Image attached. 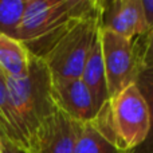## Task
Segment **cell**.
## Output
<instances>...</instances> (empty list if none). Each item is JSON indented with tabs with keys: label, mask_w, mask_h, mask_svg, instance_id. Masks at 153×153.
Instances as JSON below:
<instances>
[{
	"label": "cell",
	"mask_w": 153,
	"mask_h": 153,
	"mask_svg": "<svg viewBox=\"0 0 153 153\" xmlns=\"http://www.w3.org/2000/svg\"><path fill=\"white\" fill-rule=\"evenodd\" d=\"M81 122L75 121L65 111L56 110L27 145V153H74Z\"/></svg>",
	"instance_id": "8992f818"
},
{
	"label": "cell",
	"mask_w": 153,
	"mask_h": 153,
	"mask_svg": "<svg viewBox=\"0 0 153 153\" xmlns=\"http://www.w3.org/2000/svg\"><path fill=\"white\" fill-rule=\"evenodd\" d=\"M91 122L120 153H133L148 137V105L132 83L111 97Z\"/></svg>",
	"instance_id": "3957f363"
},
{
	"label": "cell",
	"mask_w": 153,
	"mask_h": 153,
	"mask_svg": "<svg viewBox=\"0 0 153 153\" xmlns=\"http://www.w3.org/2000/svg\"><path fill=\"white\" fill-rule=\"evenodd\" d=\"M0 134L10 138L13 144L24 149V143L20 137L10 103L7 78L0 71ZM26 151V149H24Z\"/></svg>",
	"instance_id": "7c38bea8"
},
{
	"label": "cell",
	"mask_w": 153,
	"mask_h": 153,
	"mask_svg": "<svg viewBox=\"0 0 153 153\" xmlns=\"http://www.w3.org/2000/svg\"><path fill=\"white\" fill-rule=\"evenodd\" d=\"M102 27V0L78 22L43 58L53 79L81 78L86 59Z\"/></svg>",
	"instance_id": "277c9868"
},
{
	"label": "cell",
	"mask_w": 153,
	"mask_h": 153,
	"mask_svg": "<svg viewBox=\"0 0 153 153\" xmlns=\"http://www.w3.org/2000/svg\"><path fill=\"white\" fill-rule=\"evenodd\" d=\"M137 46L141 70L153 69V28L148 34L137 38Z\"/></svg>",
	"instance_id": "9a60e30c"
},
{
	"label": "cell",
	"mask_w": 153,
	"mask_h": 153,
	"mask_svg": "<svg viewBox=\"0 0 153 153\" xmlns=\"http://www.w3.org/2000/svg\"><path fill=\"white\" fill-rule=\"evenodd\" d=\"M81 79L85 82L91 93L95 102V108L100 110L109 100V89L108 81H106V71L105 63H103V54H102V45H101V31L93 45L90 54L86 59L83 71H82Z\"/></svg>",
	"instance_id": "9c48e42d"
},
{
	"label": "cell",
	"mask_w": 153,
	"mask_h": 153,
	"mask_svg": "<svg viewBox=\"0 0 153 153\" xmlns=\"http://www.w3.org/2000/svg\"><path fill=\"white\" fill-rule=\"evenodd\" d=\"M74 153H120L116 146L106 140L105 136L94 126L93 122L81 125L75 141Z\"/></svg>",
	"instance_id": "8fae6325"
},
{
	"label": "cell",
	"mask_w": 153,
	"mask_h": 153,
	"mask_svg": "<svg viewBox=\"0 0 153 153\" xmlns=\"http://www.w3.org/2000/svg\"><path fill=\"white\" fill-rule=\"evenodd\" d=\"M10 103L27 151L28 141L58 110L53 95V78L45 61L31 55L30 69L20 79L7 78Z\"/></svg>",
	"instance_id": "7a4b0ae2"
},
{
	"label": "cell",
	"mask_w": 153,
	"mask_h": 153,
	"mask_svg": "<svg viewBox=\"0 0 153 153\" xmlns=\"http://www.w3.org/2000/svg\"><path fill=\"white\" fill-rule=\"evenodd\" d=\"M102 28L129 39L148 34L141 0H102Z\"/></svg>",
	"instance_id": "52a82bcc"
},
{
	"label": "cell",
	"mask_w": 153,
	"mask_h": 153,
	"mask_svg": "<svg viewBox=\"0 0 153 153\" xmlns=\"http://www.w3.org/2000/svg\"><path fill=\"white\" fill-rule=\"evenodd\" d=\"M26 0H0V35L18 39Z\"/></svg>",
	"instance_id": "4fadbf2b"
},
{
	"label": "cell",
	"mask_w": 153,
	"mask_h": 153,
	"mask_svg": "<svg viewBox=\"0 0 153 153\" xmlns=\"http://www.w3.org/2000/svg\"><path fill=\"white\" fill-rule=\"evenodd\" d=\"M101 45L109 97L111 98L129 85L134 83L141 70L137 38H124L101 27Z\"/></svg>",
	"instance_id": "5b68a950"
},
{
	"label": "cell",
	"mask_w": 153,
	"mask_h": 153,
	"mask_svg": "<svg viewBox=\"0 0 153 153\" xmlns=\"http://www.w3.org/2000/svg\"><path fill=\"white\" fill-rule=\"evenodd\" d=\"M31 54L19 39L0 35V71L5 78L20 79L27 75Z\"/></svg>",
	"instance_id": "30bf717a"
},
{
	"label": "cell",
	"mask_w": 153,
	"mask_h": 153,
	"mask_svg": "<svg viewBox=\"0 0 153 153\" xmlns=\"http://www.w3.org/2000/svg\"><path fill=\"white\" fill-rule=\"evenodd\" d=\"M141 3H143L146 24H148V28L151 31L153 28V0H141Z\"/></svg>",
	"instance_id": "e0dca14e"
},
{
	"label": "cell",
	"mask_w": 153,
	"mask_h": 153,
	"mask_svg": "<svg viewBox=\"0 0 153 153\" xmlns=\"http://www.w3.org/2000/svg\"><path fill=\"white\" fill-rule=\"evenodd\" d=\"M53 95L59 110L81 124L91 122L98 113L94 98L81 78L53 79Z\"/></svg>",
	"instance_id": "ba28073f"
},
{
	"label": "cell",
	"mask_w": 153,
	"mask_h": 153,
	"mask_svg": "<svg viewBox=\"0 0 153 153\" xmlns=\"http://www.w3.org/2000/svg\"><path fill=\"white\" fill-rule=\"evenodd\" d=\"M134 85L140 90L149 110V133L146 140L133 153H153V69L140 70Z\"/></svg>",
	"instance_id": "5bb4252c"
},
{
	"label": "cell",
	"mask_w": 153,
	"mask_h": 153,
	"mask_svg": "<svg viewBox=\"0 0 153 153\" xmlns=\"http://www.w3.org/2000/svg\"><path fill=\"white\" fill-rule=\"evenodd\" d=\"M100 0H26L18 39L35 58L43 59Z\"/></svg>",
	"instance_id": "6da1fadb"
},
{
	"label": "cell",
	"mask_w": 153,
	"mask_h": 153,
	"mask_svg": "<svg viewBox=\"0 0 153 153\" xmlns=\"http://www.w3.org/2000/svg\"><path fill=\"white\" fill-rule=\"evenodd\" d=\"M0 153H27L23 148L13 144L10 138L0 134Z\"/></svg>",
	"instance_id": "2e32d148"
}]
</instances>
